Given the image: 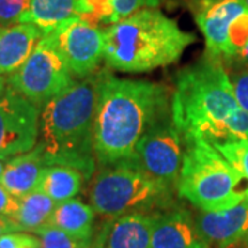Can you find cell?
I'll return each instance as SVG.
<instances>
[{
    "instance_id": "obj_9",
    "label": "cell",
    "mask_w": 248,
    "mask_h": 248,
    "mask_svg": "<svg viewBox=\"0 0 248 248\" xmlns=\"http://www.w3.org/2000/svg\"><path fill=\"white\" fill-rule=\"evenodd\" d=\"M76 80L98 71L105 53V29L73 17L48 33Z\"/></svg>"
},
{
    "instance_id": "obj_17",
    "label": "cell",
    "mask_w": 248,
    "mask_h": 248,
    "mask_svg": "<svg viewBox=\"0 0 248 248\" xmlns=\"http://www.w3.org/2000/svg\"><path fill=\"white\" fill-rule=\"evenodd\" d=\"M94 208L79 199H72L55 205L50 223L75 239L90 243L94 232Z\"/></svg>"
},
{
    "instance_id": "obj_6",
    "label": "cell",
    "mask_w": 248,
    "mask_h": 248,
    "mask_svg": "<svg viewBox=\"0 0 248 248\" xmlns=\"http://www.w3.org/2000/svg\"><path fill=\"white\" fill-rule=\"evenodd\" d=\"M172 189L149 175L130 157L97 167L90 182V205L99 215L116 219L169 205L172 202Z\"/></svg>"
},
{
    "instance_id": "obj_3",
    "label": "cell",
    "mask_w": 248,
    "mask_h": 248,
    "mask_svg": "<svg viewBox=\"0 0 248 248\" xmlns=\"http://www.w3.org/2000/svg\"><path fill=\"white\" fill-rule=\"evenodd\" d=\"M105 69H99L47 102L40 110L37 145L48 166H69L91 178L97 170L94 122L98 91Z\"/></svg>"
},
{
    "instance_id": "obj_15",
    "label": "cell",
    "mask_w": 248,
    "mask_h": 248,
    "mask_svg": "<svg viewBox=\"0 0 248 248\" xmlns=\"http://www.w3.org/2000/svg\"><path fill=\"white\" fill-rule=\"evenodd\" d=\"M43 32L33 24H17L0 29V76L13 75L25 63Z\"/></svg>"
},
{
    "instance_id": "obj_5",
    "label": "cell",
    "mask_w": 248,
    "mask_h": 248,
    "mask_svg": "<svg viewBox=\"0 0 248 248\" xmlns=\"http://www.w3.org/2000/svg\"><path fill=\"white\" fill-rule=\"evenodd\" d=\"M177 184L179 197L204 213L223 211L248 196V181L202 137L186 135Z\"/></svg>"
},
{
    "instance_id": "obj_14",
    "label": "cell",
    "mask_w": 248,
    "mask_h": 248,
    "mask_svg": "<svg viewBox=\"0 0 248 248\" xmlns=\"http://www.w3.org/2000/svg\"><path fill=\"white\" fill-rule=\"evenodd\" d=\"M45 153L39 145L28 153L6 161L0 184L14 197H24L37 190L43 171L47 167Z\"/></svg>"
},
{
    "instance_id": "obj_28",
    "label": "cell",
    "mask_w": 248,
    "mask_h": 248,
    "mask_svg": "<svg viewBox=\"0 0 248 248\" xmlns=\"http://www.w3.org/2000/svg\"><path fill=\"white\" fill-rule=\"evenodd\" d=\"M18 210V199L10 195L9 192L0 184V215L13 217Z\"/></svg>"
},
{
    "instance_id": "obj_16",
    "label": "cell",
    "mask_w": 248,
    "mask_h": 248,
    "mask_svg": "<svg viewBox=\"0 0 248 248\" xmlns=\"http://www.w3.org/2000/svg\"><path fill=\"white\" fill-rule=\"evenodd\" d=\"M105 248H152V214L131 213L116 218Z\"/></svg>"
},
{
    "instance_id": "obj_2",
    "label": "cell",
    "mask_w": 248,
    "mask_h": 248,
    "mask_svg": "<svg viewBox=\"0 0 248 248\" xmlns=\"http://www.w3.org/2000/svg\"><path fill=\"white\" fill-rule=\"evenodd\" d=\"M170 102L166 86L149 80L119 79L107 68L94 122L97 167L133 157L148 125Z\"/></svg>"
},
{
    "instance_id": "obj_19",
    "label": "cell",
    "mask_w": 248,
    "mask_h": 248,
    "mask_svg": "<svg viewBox=\"0 0 248 248\" xmlns=\"http://www.w3.org/2000/svg\"><path fill=\"white\" fill-rule=\"evenodd\" d=\"M86 177L69 166H47L37 190H42L57 204L75 199L79 195Z\"/></svg>"
},
{
    "instance_id": "obj_4",
    "label": "cell",
    "mask_w": 248,
    "mask_h": 248,
    "mask_svg": "<svg viewBox=\"0 0 248 248\" xmlns=\"http://www.w3.org/2000/svg\"><path fill=\"white\" fill-rule=\"evenodd\" d=\"M195 42L160 10H140L105 29L104 61L112 71L145 73L177 62Z\"/></svg>"
},
{
    "instance_id": "obj_27",
    "label": "cell",
    "mask_w": 248,
    "mask_h": 248,
    "mask_svg": "<svg viewBox=\"0 0 248 248\" xmlns=\"http://www.w3.org/2000/svg\"><path fill=\"white\" fill-rule=\"evenodd\" d=\"M40 240L32 234L14 232L0 236V248H29L40 247Z\"/></svg>"
},
{
    "instance_id": "obj_10",
    "label": "cell",
    "mask_w": 248,
    "mask_h": 248,
    "mask_svg": "<svg viewBox=\"0 0 248 248\" xmlns=\"http://www.w3.org/2000/svg\"><path fill=\"white\" fill-rule=\"evenodd\" d=\"M40 109L7 86L0 95V159L31 152L39 141Z\"/></svg>"
},
{
    "instance_id": "obj_25",
    "label": "cell",
    "mask_w": 248,
    "mask_h": 248,
    "mask_svg": "<svg viewBox=\"0 0 248 248\" xmlns=\"http://www.w3.org/2000/svg\"><path fill=\"white\" fill-rule=\"evenodd\" d=\"M248 43V9L240 14L239 17L233 21L229 29V37H228V45H229V57L226 61L232 60L240 50ZM223 61V62H226Z\"/></svg>"
},
{
    "instance_id": "obj_33",
    "label": "cell",
    "mask_w": 248,
    "mask_h": 248,
    "mask_svg": "<svg viewBox=\"0 0 248 248\" xmlns=\"http://www.w3.org/2000/svg\"><path fill=\"white\" fill-rule=\"evenodd\" d=\"M243 1H244V4H246V7H247V9H248V0H243Z\"/></svg>"
},
{
    "instance_id": "obj_11",
    "label": "cell",
    "mask_w": 248,
    "mask_h": 248,
    "mask_svg": "<svg viewBox=\"0 0 248 248\" xmlns=\"http://www.w3.org/2000/svg\"><path fill=\"white\" fill-rule=\"evenodd\" d=\"M196 22L205 40L207 53L226 61L229 57V29L247 7L243 0H193Z\"/></svg>"
},
{
    "instance_id": "obj_8",
    "label": "cell",
    "mask_w": 248,
    "mask_h": 248,
    "mask_svg": "<svg viewBox=\"0 0 248 248\" xmlns=\"http://www.w3.org/2000/svg\"><path fill=\"white\" fill-rule=\"evenodd\" d=\"M184 151L185 140L174 122L170 102L148 125L133 157L149 175L177 187Z\"/></svg>"
},
{
    "instance_id": "obj_23",
    "label": "cell",
    "mask_w": 248,
    "mask_h": 248,
    "mask_svg": "<svg viewBox=\"0 0 248 248\" xmlns=\"http://www.w3.org/2000/svg\"><path fill=\"white\" fill-rule=\"evenodd\" d=\"M228 63H233V68L228 69L229 79L232 83V89L234 98L239 104V107L248 113V63L231 61Z\"/></svg>"
},
{
    "instance_id": "obj_24",
    "label": "cell",
    "mask_w": 248,
    "mask_h": 248,
    "mask_svg": "<svg viewBox=\"0 0 248 248\" xmlns=\"http://www.w3.org/2000/svg\"><path fill=\"white\" fill-rule=\"evenodd\" d=\"M31 0H0V29L24 24Z\"/></svg>"
},
{
    "instance_id": "obj_26",
    "label": "cell",
    "mask_w": 248,
    "mask_h": 248,
    "mask_svg": "<svg viewBox=\"0 0 248 248\" xmlns=\"http://www.w3.org/2000/svg\"><path fill=\"white\" fill-rule=\"evenodd\" d=\"M167 0H115V24L145 9H157Z\"/></svg>"
},
{
    "instance_id": "obj_30",
    "label": "cell",
    "mask_w": 248,
    "mask_h": 248,
    "mask_svg": "<svg viewBox=\"0 0 248 248\" xmlns=\"http://www.w3.org/2000/svg\"><path fill=\"white\" fill-rule=\"evenodd\" d=\"M231 61H234V62H241V63H248V43L241 50H240L239 53L236 54L232 60L226 62H231Z\"/></svg>"
},
{
    "instance_id": "obj_29",
    "label": "cell",
    "mask_w": 248,
    "mask_h": 248,
    "mask_svg": "<svg viewBox=\"0 0 248 248\" xmlns=\"http://www.w3.org/2000/svg\"><path fill=\"white\" fill-rule=\"evenodd\" d=\"M14 232H19L17 223L13 221L10 217L0 215V236L7 234V233H14Z\"/></svg>"
},
{
    "instance_id": "obj_32",
    "label": "cell",
    "mask_w": 248,
    "mask_h": 248,
    "mask_svg": "<svg viewBox=\"0 0 248 248\" xmlns=\"http://www.w3.org/2000/svg\"><path fill=\"white\" fill-rule=\"evenodd\" d=\"M4 166H6V161L0 159V175H1V172H3V170H4Z\"/></svg>"
},
{
    "instance_id": "obj_21",
    "label": "cell",
    "mask_w": 248,
    "mask_h": 248,
    "mask_svg": "<svg viewBox=\"0 0 248 248\" xmlns=\"http://www.w3.org/2000/svg\"><path fill=\"white\" fill-rule=\"evenodd\" d=\"M215 149L248 181V140L226 138L213 143Z\"/></svg>"
},
{
    "instance_id": "obj_18",
    "label": "cell",
    "mask_w": 248,
    "mask_h": 248,
    "mask_svg": "<svg viewBox=\"0 0 248 248\" xmlns=\"http://www.w3.org/2000/svg\"><path fill=\"white\" fill-rule=\"evenodd\" d=\"M80 16L81 0H31L25 22L33 24L43 35H48L68 19Z\"/></svg>"
},
{
    "instance_id": "obj_1",
    "label": "cell",
    "mask_w": 248,
    "mask_h": 248,
    "mask_svg": "<svg viewBox=\"0 0 248 248\" xmlns=\"http://www.w3.org/2000/svg\"><path fill=\"white\" fill-rule=\"evenodd\" d=\"M174 87L171 112L184 137H202L211 143L231 137L248 140V113L234 98L221 58L205 53L177 72Z\"/></svg>"
},
{
    "instance_id": "obj_22",
    "label": "cell",
    "mask_w": 248,
    "mask_h": 248,
    "mask_svg": "<svg viewBox=\"0 0 248 248\" xmlns=\"http://www.w3.org/2000/svg\"><path fill=\"white\" fill-rule=\"evenodd\" d=\"M80 17L91 24H115V0H81Z\"/></svg>"
},
{
    "instance_id": "obj_20",
    "label": "cell",
    "mask_w": 248,
    "mask_h": 248,
    "mask_svg": "<svg viewBox=\"0 0 248 248\" xmlns=\"http://www.w3.org/2000/svg\"><path fill=\"white\" fill-rule=\"evenodd\" d=\"M57 203L42 190H35L18 199L17 213L11 219L17 223L19 232L35 233L51 221Z\"/></svg>"
},
{
    "instance_id": "obj_7",
    "label": "cell",
    "mask_w": 248,
    "mask_h": 248,
    "mask_svg": "<svg viewBox=\"0 0 248 248\" xmlns=\"http://www.w3.org/2000/svg\"><path fill=\"white\" fill-rule=\"evenodd\" d=\"M75 81L53 39L45 35L25 63L10 75L9 86L42 110L47 102L69 89Z\"/></svg>"
},
{
    "instance_id": "obj_12",
    "label": "cell",
    "mask_w": 248,
    "mask_h": 248,
    "mask_svg": "<svg viewBox=\"0 0 248 248\" xmlns=\"http://www.w3.org/2000/svg\"><path fill=\"white\" fill-rule=\"evenodd\" d=\"M152 248H208L195 217L185 208L152 214Z\"/></svg>"
},
{
    "instance_id": "obj_13",
    "label": "cell",
    "mask_w": 248,
    "mask_h": 248,
    "mask_svg": "<svg viewBox=\"0 0 248 248\" xmlns=\"http://www.w3.org/2000/svg\"><path fill=\"white\" fill-rule=\"evenodd\" d=\"M195 219L197 229L208 246L231 247L248 237V196L223 211H200Z\"/></svg>"
},
{
    "instance_id": "obj_31",
    "label": "cell",
    "mask_w": 248,
    "mask_h": 248,
    "mask_svg": "<svg viewBox=\"0 0 248 248\" xmlns=\"http://www.w3.org/2000/svg\"><path fill=\"white\" fill-rule=\"evenodd\" d=\"M6 87H7V81H6V79L3 76H0V95L4 93Z\"/></svg>"
}]
</instances>
